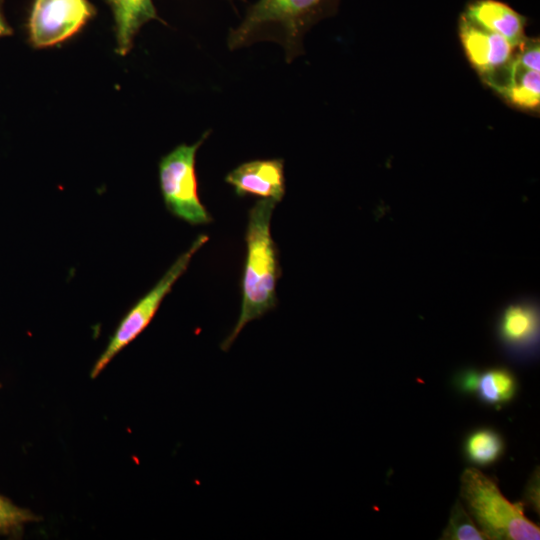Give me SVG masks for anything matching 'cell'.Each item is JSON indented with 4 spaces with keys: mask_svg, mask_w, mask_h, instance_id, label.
Listing matches in <instances>:
<instances>
[{
    "mask_svg": "<svg viewBox=\"0 0 540 540\" xmlns=\"http://www.w3.org/2000/svg\"><path fill=\"white\" fill-rule=\"evenodd\" d=\"M277 202L262 198L249 210L246 259L242 277V302L238 320L221 343L227 351L242 329L277 305L276 286L281 269L277 246L271 236V218Z\"/></svg>",
    "mask_w": 540,
    "mask_h": 540,
    "instance_id": "cell-1",
    "label": "cell"
},
{
    "mask_svg": "<svg viewBox=\"0 0 540 540\" xmlns=\"http://www.w3.org/2000/svg\"><path fill=\"white\" fill-rule=\"evenodd\" d=\"M337 0H257L228 35L230 49H239L261 41L281 45L289 62L302 50L306 31L327 15Z\"/></svg>",
    "mask_w": 540,
    "mask_h": 540,
    "instance_id": "cell-2",
    "label": "cell"
},
{
    "mask_svg": "<svg viewBox=\"0 0 540 540\" xmlns=\"http://www.w3.org/2000/svg\"><path fill=\"white\" fill-rule=\"evenodd\" d=\"M460 495L485 539L535 540L539 526L525 515L522 503H511L496 482L476 468H467L461 476Z\"/></svg>",
    "mask_w": 540,
    "mask_h": 540,
    "instance_id": "cell-3",
    "label": "cell"
},
{
    "mask_svg": "<svg viewBox=\"0 0 540 540\" xmlns=\"http://www.w3.org/2000/svg\"><path fill=\"white\" fill-rule=\"evenodd\" d=\"M207 136L208 132L192 145L177 146L159 162V183L167 210L191 225L212 221L200 200L195 172L196 153Z\"/></svg>",
    "mask_w": 540,
    "mask_h": 540,
    "instance_id": "cell-4",
    "label": "cell"
},
{
    "mask_svg": "<svg viewBox=\"0 0 540 540\" xmlns=\"http://www.w3.org/2000/svg\"><path fill=\"white\" fill-rule=\"evenodd\" d=\"M208 239L209 237L206 234L198 235L190 247L174 261L152 289L125 314L111 336L108 345L92 367L91 378L97 377L111 360L149 325L163 299L187 270L194 254Z\"/></svg>",
    "mask_w": 540,
    "mask_h": 540,
    "instance_id": "cell-5",
    "label": "cell"
},
{
    "mask_svg": "<svg viewBox=\"0 0 540 540\" xmlns=\"http://www.w3.org/2000/svg\"><path fill=\"white\" fill-rule=\"evenodd\" d=\"M459 35L465 54L484 81L498 92L509 79L515 46L462 15Z\"/></svg>",
    "mask_w": 540,
    "mask_h": 540,
    "instance_id": "cell-6",
    "label": "cell"
},
{
    "mask_svg": "<svg viewBox=\"0 0 540 540\" xmlns=\"http://www.w3.org/2000/svg\"><path fill=\"white\" fill-rule=\"evenodd\" d=\"M95 14L88 0H34L29 39L36 48L54 46L77 33Z\"/></svg>",
    "mask_w": 540,
    "mask_h": 540,
    "instance_id": "cell-7",
    "label": "cell"
},
{
    "mask_svg": "<svg viewBox=\"0 0 540 540\" xmlns=\"http://www.w3.org/2000/svg\"><path fill=\"white\" fill-rule=\"evenodd\" d=\"M539 328V303L533 298H521L508 304L500 314L497 335L510 355L529 358L538 351Z\"/></svg>",
    "mask_w": 540,
    "mask_h": 540,
    "instance_id": "cell-8",
    "label": "cell"
},
{
    "mask_svg": "<svg viewBox=\"0 0 540 540\" xmlns=\"http://www.w3.org/2000/svg\"><path fill=\"white\" fill-rule=\"evenodd\" d=\"M237 196L256 195L277 203L285 195L284 161L282 159L245 162L225 177Z\"/></svg>",
    "mask_w": 540,
    "mask_h": 540,
    "instance_id": "cell-9",
    "label": "cell"
},
{
    "mask_svg": "<svg viewBox=\"0 0 540 540\" xmlns=\"http://www.w3.org/2000/svg\"><path fill=\"white\" fill-rule=\"evenodd\" d=\"M475 24L506 38L515 47L525 40V18L498 0H476L463 14Z\"/></svg>",
    "mask_w": 540,
    "mask_h": 540,
    "instance_id": "cell-10",
    "label": "cell"
},
{
    "mask_svg": "<svg viewBox=\"0 0 540 540\" xmlns=\"http://www.w3.org/2000/svg\"><path fill=\"white\" fill-rule=\"evenodd\" d=\"M110 6L117 41V53L125 55L139 29L151 20L159 19L152 0H106Z\"/></svg>",
    "mask_w": 540,
    "mask_h": 540,
    "instance_id": "cell-11",
    "label": "cell"
},
{
    "mask_svg": "<svg viewBox=\"0 0 540 540\" xmlns=\"http://www.w3.org/2000/svg\"><path fill=\"white\" fill-rule=\"evenodd\" d=\"M499 93L519 108L537 109L540 104V72L526 69L513 60L509 79Z\"/></svg>",
    "mask_w": 540,
    "mask_h": 540,
    "instance_id": "cell-12",
    "label": "cell"
},
{
    "mask_svg": "<svg viewBox=\"0 0 540 540\" xmlns=\"http://www.w3.org/2000/svg\"><path fill=\"white\" fill-rule=\"evenodd\" d=\"M516 390V379L506 368H492L479 375L478 395L489 405H499L510 401Z\"/></svg>",
    "mask_w": 540,
    "mask_h": 540,
    "instance_id": "cell-13",
    "label": "cell"
},
{
    "mask_svg": "<svg viewBox=\"0 0 540 540\" xmlns=\"http://www.w3.org/2000/svg\"><path fill=\"white\" fill-rule=\"evenodd\" d=\"M504 444L501 436L494 430L484 428L471 433L465 442L467 458L477 465H489L502 454Z\"/></svg>",
    "mask_w": 540,
    "mask_h": 540,
    "instance_id": "cell-14",
    "label": "cell"
},
{
    "mask_svg": "<svg viewBox=\"0 0 540 540\" xmlns=\"http://www.w3.org/2000/svg\"><path fill=\"white\" fill-rule=\"evenodd\" d=\"M448 540H483L485 536L477 528L471 515L457 501L451 510L448 524L442 534Z\"/></svg>",
    "mask_w": 540,
    "mask_h": 540,
    "instance_id": "cell-15",
    "label": "cell"
},
{
    "mask_svg": "<svg viewBox=\"0 0 540 540\" xmlns=\"http://www.w3.org/2000/svg\"><path fill=\"white\" fill-rule=\"evenodd\" d=\"M37 516L0 495V535L18 532L25 524L36 521Z\"/></svg>",
    "mask_w": 540,
    "mask_h": 540,
    "instance_id": "cell-16",
    "label": "cell"
},
{
    "mask_svg": "<svg viewBox=\"0 0 540 540\" xmlns=\"http://www.w3.org/2000/svg\"><path fill=\"white\" fill-rule=\"evenodd\" d=\"M524 45L514 60L520 66L540 72V45L538 40L522 42Z\"/></svg>",
    "mask_w": 540,
    "mask_h": 540,
    "instance_id": "cell-17",
    "label": "cell"
},
{
    "mask_svg": "<svg viewBox=\"0 0 540 540\" xmlns=\"http://www.w3.org/2000/svg\"><path fill=\"white\" fill-rule=\"evenodd\" d=\"M479 375L477 371L473 369L465 370L457 376V386L466 393H473L477 391Z\"/></svg>",
    "mask_w": 540,
    "mask_h": 540,
    "instance_id": "cell-18",
    "label": "cell"
},
{
    "mask_svg": "<svg viewBox=\"0 0 540 540\" xmlns=\"http://www.w3.org/2000/svg\"><path fill=\"white\" fill-rule=\"evenodd\" d=\"M538 473L535 474V478L532 479L531 483L528 487V500L532 502V505L534 508H536V505L538 507L539 501H538Z\"/></svg>",
    "mask_w": 540,
    "mask_h": 540,
    "instance_id": "cell-19",
    "label": "cell"
},
{
    "mask_svg": "<svg viewBox=\"0 0 540 540\" xmlns=\"http://www.w3.org/2000/svg\"><path fill=\"white\" fill-rule=\"evenodd\" d=\"M2 0H0V37L9 36L12 34V29L6 22L2 10H1Z\"/></svg>",
    "mask_w": 540,
    "mask_h": 540,
    "instance_id": "cell-20",
    "label": "cell"
},
{
    "mask_svg": "<svg viewBox=\"0 0 540 540\" xmlns=\"http://www.w3.org/2000/svg\"><path fill=\"white\" fill-rule=\"evenodd\" d=\"M0 387H1V384H0Z\"/></svg>",
    "mask_w": 540,
    "mask_h": 540,
    "instance_id": "cell-21",
    "label": "cell"
}]
</instances>
